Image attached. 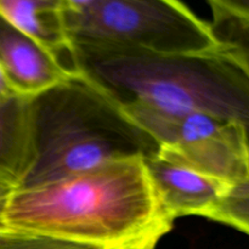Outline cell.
Wrapping results in <instances>:
<instances>
[{"instance_id":"obj_13","label":"cell","mask_w":249,"mask_h":249,"mask_svg":"<svg viewBox=\"0 0 249 249\" xmlns=\"http://www.w3.org/2000/svg\"><path fill=\"white\" fill-rule=\"evenodd\" d=\"M12 189H9V187L0 186V228H2V214H4L5 206H6L7 197H9V194L11 192Z\"/></svg>"},{"instance_id":"obj_7","label":"cell","mask_w":249,"mask_h":249,"mask_svg":"<svg viewBox=\"0 0 249 249\" xmlns=\"http://www.w3.org/2000/svg\"><path fill=\"white\" fill-rule=\"evenodd\" d=\"M0 67L21 96L31 97L77 74L0 15Z\"/></svg>"},{"instance_id":"obj_4","label":"cell","mask_w":249,"mask_h":249,"mask_svg":"<svg viewBox=\"0 0 249 249\" xmlns=\"http://www.w3.org/2000/svg\"><path fill=\"white\" fill-rule=\"evenodd\" d=\"M71 44L113 45L170 55L235 50L180 0H88L65 10Z\"/></svg>"},{"instance_id":"obj_12","label":"cell","mask_w":249,"mask_h":249,"mask_svg":"<svg viewBox=\"0 0 249 249\" xmlns=\"http://www.w3.org/2000/svg\"><path fill=\"white\" fill-rule=\"evenodd\" d=\"M17 96H21V95L16 91L12 83L7 78L6 73L0 67V105L6 104L10 100L15 99Z\"/></svg>"},{"instance_id":"obj_11","label":"cell","mask_w":249,"mask_h":249,"mask_svg":"<svg viewBox=\"0 0 249 249\" xmlns=\"http://www.w3.org/2000/svg\"><path fill=\"white\" fill-rule=\"evenodd\" d=\"M0 249H102L26 231L0 228Z\"/></svg>"},{"instance_id":"obj_5","label":"cell","mask_w":249,"mask_h":249,"mask_svg":"<svg viewBox=\"0 0 249 249\" xmlns=\"http://www.w3.org/2000/svg\"><path fill=\"white\" fill-rule=\"evenodd\" d=\"M121 109L157 142L158 157L225 181H249L247 124L199 111Z\"/></svg>"},{"instance_id":"obj_10","label":"cell","mask_w":249,"mask_h":249,"mask_svg":"<svg viewBox=\"0 0 249 249\" xmlns=\"http://www.w3.org/2000/svg\"><path fill=\"white\" fill-rule=\"evenodd\" d=\"M213 12L211 23L221 43L248 53L249 0H207Z\"/></svg>"},{"instance_id":"obj_6","label":"cell","mask_w":249,"mask_h":249,"mask_svg":"<svg viewBox=\"0 0 249 249\" xmlns=\"http://www.w3.org/2000/svg\"><path fill=\"white\" fill-rule=\"evenodd\" d=\"M163 209L172 220L202 216L247 235L249 181L231 182L163 160L143 158Z\"/></svg>"},{"instance_id":"obj_8","label":"cell","mask_w":249,"mask_h":249,"mask_svg":"<svg viewBox=\"0 0 249 249\" xmlns=\"http://www.w3.org/2000/svg\"><path fill=\"white\" fill-rule=\"evenodd\" d=\"M0 15L68 71L77 73L66 31L65 0H0Z\"/></svg>"},{"instance_id":"obj_2","label":"cell","mask_w":249,"mask_h":249,"mask_svg":"<svg viewBox=\"0 0 249 249\" xmlns=\"http://www.w3.org/2000/svg\"><path fill=\"white\" fill-rule=\"evenodd\" d=\"M75 72L119 107L199 111L249 125L248 55H170L71 44Z\"/></svg>"},{"instance_id":"obj_1","label":"cell","mask_w":249,"mask_h":249,"mask_svg":"<svg viewBox=\"0 0 249 249\" xmlns=\"http://www.w3.org/2000/svg\"><path fill=\"white\" fill-rule=\"evenodd\" d=\"M2 225L102 249H156L174 220L158 199L143 158L128 157L11 190Z\"/></svg>"},{"instance_id":"obj_3","label":"cell","mask_w":249,"mask_h":249,"mask_svg":"<svg viewBox=\"0 0 249 249\" xmlns=\"http://www.w3.org/2000/svg\"><path fill=\"white\" fill-rule=\"evenodd\" d=\"M31 163L17 189L56 181L108 160L157 155L158 145L77 74L28 97Z\"/></svg>"},{"instance_id":"obj_9","label":"cell","mask_w":249,"mask_h":249,"mask_svg":"<svg viewBox=\"0 0 249 249\" xmlns=\"http://www.w3.org/2000/svg\"><path fill=\"white\" fill-rule=\"evenodd\" d=\"M28 97L0 105V186L17 189L31 163Z\"/></svg>"}]
</instances>
